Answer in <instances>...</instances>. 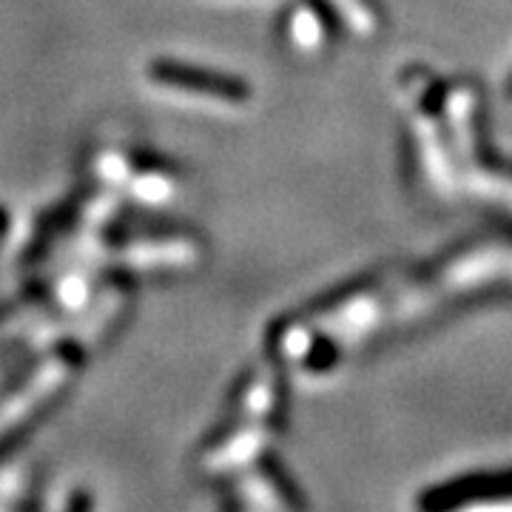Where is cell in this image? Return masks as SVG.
<instances>
[{
	"label": "cell",
	"mask_w": 512,
	"mask_h": 512,
	"mask_svg": "<svg viewBox=\"0 0 512 512\" xmlns=\"http://www.w3.org/2000/svg\"><path fill=\"white\" fill-rule=\"evenodd\" d=\"M148 77L165 86V89H177V92L191 94H208L217 100H245L248 97V86L220 72H208V69H197V66H185V63H171V60H157L148 66Z\"/></svg>",
	"instance_id": "cell-1"
},
{
	"label": "cell",
	"mask_w": 512,
	"mask_h": 512,
	"mask_svg": "<svg viewBox=\"0 0 512 512\" xmlns=\"http://www.w3.org/2000/svg\"><path fill=\"white\" fill-rule=\"evenodd\" d=\"M12 311H15V305H0V322H3L6 316H12Z\"/></svg>",
	"instance_id": "cell-4"
},
{
	"label": "cell",
	"mask_w": 512,
	"mask_h": 512,
	"mask_svg": "<svg viewBox=\"0 0 512 512\" xmlns=\"http://www.w3.org/2000/svg\"><path fill=\"white\" fill-rule=\"evenodd\" d=\"M94 501L92 498H89V495H74L72 501H66V507H69V510H77V507H92Z\"/></svg>",
	"instance_id": "cell-2"
},
{
	"label": "cell",
	"mask_w": 512,
	"mask_h": 512,
	"mask_svg": "<svg viewBox=\"0 0 512 512\" xmlns=\"http://www.w3.org/2000/svg\"><path fill=\"white\" fill-rule=\"evenodd\" d=\"M6 228H9V217H6V211L0 208V237L6 234Z\"/></svg>",
	"instance_id": "cell-3"
}]
</instances>
